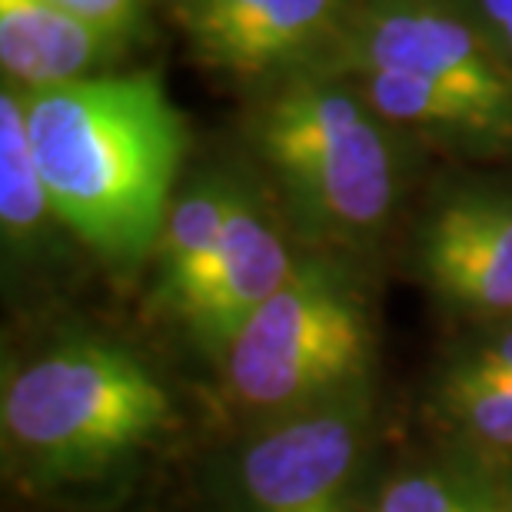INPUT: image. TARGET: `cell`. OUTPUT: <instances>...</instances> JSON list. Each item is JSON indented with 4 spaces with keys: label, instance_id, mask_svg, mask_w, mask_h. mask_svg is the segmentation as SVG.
Wrapping results in <instances>:
<instances>
[{
    "label": "cell",
    "instance_id": "cell-17",
    "mask_svg": "<svg viewBox=\"0 0 512 512\" xmlns=\"http://www.w3.org/2000/svg\"><path fill=\"white\" fill-rule=\"evenodd\" d=\"M449 363L476 366V370L503 373L512 380V323L509 326H489V330L469 336L459 346Z\"/></svg>",
    "mask_w": 512,
    "mask_h": 512
},
{
    "label": "cell",
    "instance_id": "cell-16",
    "mask_svg": "<svg viewBox=\"0 0 512 512\" xmlns=\"http://www.w3.org/2000/svg\"><path fill=\"white\" fill-rule=\"evenodd\" d=\"M84 24L97 27L114 44L124 47L140 27V0H54Z\"/></svg>",
    "mask_w": 512,
    "mask_h": 512
},
{
    "label": "cell",
    "instance_id": "cell-15",
    "mask_svg": "<svg viewBox=\"0 0 512 512\" xmlns=\"http://www.w3.org/2000/svg\"><path fill=\"white\" fill-rule=\"evenodd\" d=\"M370 512H506V506L463 469L416 466L389 479Z\"/></svg>",
    "mask_w": 512,
    "mask_h": 512
},
{
    "label": "cell",
    "instance_id": "cell-2",
    "mask_svg": "<svg viewBox=\"0 0 512 512\" xmlns=\"http://www.w3.org/2000/svg\"><path fill=\"white\" fill-rule=\"evenodd\" d=\"M253 143L303 237L360 243L393 217L403 187L396 127L350 80L316 70L273 84Z\"/></svg>",
    "mask_w": 512,
    "mask_h": 512
},
{
    "label": "cell",
    "instance_id": "cell-9",
    "mask_svg": "<svg viewBox=\"0 0 512 512\" xmlns=\"http://www.w3.org/2000/svg\"><path fill=\"white\" fill-rule=\"evenodd\" d=\"M293 266L296 260L266 210L253 193L237 187L217 250L180 310L193 340L207 353H223L243 323L286 283Z\"/></svg>",
    "mask_w": 512,
    "mask_h": 512
},
{
    "label": "cell",
    "instance_id": "cell-20",
    "mask_svg": "<svg viewBox=\"0 0 512 512\" xmlns=\"http://www.w3.org/2000/svg\"><path fill=\"white\" fill-rule=\"evenodd\" d=\"M183 4H187V0H183Z\"/></svg>",
    "mask_w": 512,
    "mask_h": 512
},
{
    "label": "cell",
    "instance_id": "cell-18",
    "mask_svg": "<svg viewBox=\"0 0 512 512\" xmlns=\"http://www.w3.org/2000/svg\"><path fill=\"white\" fill-rule=\"evenodd\" d=\"M463 4L473 10L479 24L489 30V37L512 60V0H463Z\"/></svg>",
    "mask_w": 512,
    "mask_h": 512
},
{
    "label": "cell",
    "instance_id": "cell-19",
    "mask_svg": "<svg viewBox=\"0 0 512 512\" xmlns=\"http://www.w3.org/2000/svg\"><path fill=\"white\" fill-rule=\"evenodd\" d=\"M503 506H506V512H512V493H509V496L503 499Z\"/></svg>",
    "mask_w": 512,
    "mask_h": 512
},
{
    "label": "cell",
    "instance_id": "cell-4",
    "mask_svg": "<svg viewBox=\"0 0 512 512\" xmlns=\"http://www.w3.org/2000/svg\"><path fill=\"white\" fill-rule=\"evenodd\" d=\"M233 403L280 419L363 389L373 326L360 286L330 256L296 260L286 283L223 350Z\"/></svg>",
    "mask_w": 512,
    "mask_h": 512
},
{
    "label": "cell",
    "instance_id": "cell-13",
    "mask_svg": "<svg viewBox=\"0 0 512 512\" xmlns=\"http://www.w3.org/2000/svg\"><path fill=\"white\" fill-rule=\"evenodd\" d=\"M47 220L57 217L44 177L37 170L34 147H30L24 94L4 84V94H0V227H4L7 250L30 247Z\"/></svg>",
    "mask_w": 512,
    "mask_h": 512
},
{
    "label": "cell",
    "instance_id": "cell-7",
    "mask_svg": "<svg viewBox=\"0 0 512 512\" xmlns=\"http://www.w3.org/2000/svg\"><path fill=\"white\" fill-rule=\"evenodd\" d=\"M356 0H187L193 54L240 80H290L326 70Z\"/></svg>",
    "mask_w": 512,
    "mask_h": 512
},
{
    "label": "cell",
    "instance_id": "cell-10",
    "mask_svg": "<svg viewBox=\"0 0 512 512\" xmlns=\"http://www.w3.org/2000/svg\"><path fill=\"white\" fill-rule=\"evenodd\" d=\"M120 44L54 0H0V64L10 87L47 90L104 74Z\"/></svg>",
    "mask_w": 512,
    "mask_h": 512
},
{
    "label": "cell",
    "instance_id": "cell-5",
    "mask_svg": "<svg viewBox=\"0 0 512 512\" xmlns=\"http://www.w3.org/2000/svg\"><path fill=\"white\" fill-rule=\"evenodd\" d=\"M343 70L409 74L512 120V60L456 0H356L326 74Z\"/></svg>",
    "mask_w": 512,
    "mask_h": 512
},
{
    "label": "cell",
    "instance_id": "cell-6",
    "mask_svg": "<svg viewBox=\"0 0 512 512\" xmlns=\"http://www.w3.org/2000/svg\"><path fill=\"white\" fill-rule=\"evenodd\" d=\"M366 439L363 389L270 419L237 459V512H353Z\"/></svg>",
    "mask_w": 512,
    "mask_h": 512
},
{
    "label": "cell",
    "instance_id": "cell-14",
    "mask_svg": "<svg viewBox=\"0 0 512 512\" xmlns=\"http://www.w3.org/2000/svg\"><path fill=\"white\" fill-rule=\"evenodd\" d=\"M439 406L476 446L512 453V380L503 373L449 363L439 380Z\"/></svg>",
    "mask_w": 512,
    "mask_h": 512
},
{
    "label": "cell",
    "instance_id": "cell-12",
    "mask_svg": "<svg viewBox=\"0 0 512 512\" xmlns=\"http://www.w3.org/2000/svg\"><path fill=\"white\" fill-rule=\"evenodd\" d=\"M237 197V183L223 177H203L173 203L163 220L157 256V293L153 300L180 316L197 290L213 250L220 243L230 203Z\"/></svg>",
    "mask_w": 512,
    "mask_h": 512
},
{
    "label": "cell",
    "instance_id": "cell-3",
    "mask_svg": "<svg viewBox=\"0 0 512 512\" xmlns=\"http://www.w3.org/2000/svg\"><path fill=\"white\" fill-rule=\"evenodd\" d=\"M170 396L127 346L74 336L4 376L7 453L40 479L107 473L167 426Z\"/></svg>",
    "mask_w": 512,
    "mask_h": 512
},
{
    "label": "cell",
    "instance_id": "cell-1",
    "mask_svg": "<svg viewBox=\"0 0 512 512\" xmlns=\"http://www.w3.org/2000/svg\"><path fill=\"white\" fill-rule=\"evenodd\" d=\"M20 94L60 227L120 266L153 253L187 150V127L160 80L94 74Z\"/></svg>",
    "mask_w": 512,
    "mask_h": 512
},
{
    "label": "cell",
    "instance_id": "cell-11",
    "mask_svg": "<svg viewBox=\"0 0 512 512\" xmlns=\"http://www.w3.org/2000/svg\"><path fill=\"white\" fill-rule=\"evenodd\" d=\"M353 90L393 127H413L473 150H509L512 120L493 107L393 70H343Z\"/></svg>",
    "mask_w": 512,
    "mask_h": 512
},
{
    "label": "cell",
    "instance_id": "cell-8",
    "mask_svg": "<svg viewBox=\"0 0 512 512\" xmlns=\"http://www.w3.org/2000/svg\"><path fill=\"white\" fill-rule=\"evenodd\" d=\"M416 276L446 310L512 316V190L459 187L436 200L416 233Z\"/></svg>",
    "mask_w": 512,
    "mask_h": 512
}]
</instances>
